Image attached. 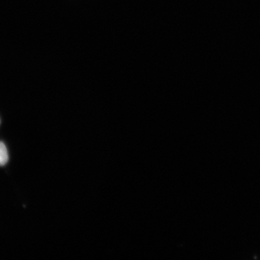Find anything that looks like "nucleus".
Wrapping results in <instances>:
<instances>
[{"label": "nucleus", "mask_w": 260, "mask_h": 260, "mask_svg": "<svg viewBox=\"0 0 260 260\" xmlns=\"http://www.w3.org/2000/svg\"><path fill=\"white\" fill-rule=\"evenodd\" d=\"M9 161V154L7 148L4 143L0 142V167H3Z\"/></svg>", "instance_id": "obj_1"}, {"label": "nucleus", "mask_w": 260, "mask_h": 260, "mask_svg": "<svg viewBox=\"0 0 260 260\" xmlns=\"http://www.w3.org/2000/svg\"><path fill=\"white\" fill-rule=\"evenodd\" d=\"M0 122H1V121H0Z\"/></svg>", "instance_id": "obj_2"}]
</instances>
